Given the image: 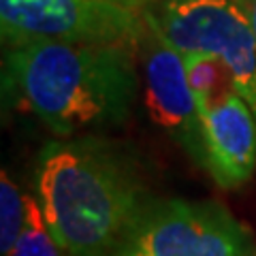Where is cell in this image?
<instances>
[{"label": "cell", "mask_w": 256, "mask_h": 256, "mask_svg": "<svg viewBox=\"0 0 256 256\" xmlns=\"http://www.w3.org/2000/svg\"><path fill=\"white\" fill-rule=\"evenodd\" d=\"M34 188L56 242L70 256H116L154 203L128 150L90 134L45 146Z\"/></svg>", "instance_id": "6da1fadb"}, {"label": "cell", "mask_w": 256, "mask_h": 256, "mask_svg": "<svg viewBox=\"0 0 256 256\" xmlns=\"http://www.w3.org/2000/svg\"><path fill=\"white\" fill-rule=\"evenodd\" d=\"M134 43L28 41L4 54V90L56 137L118 126L137 98Z\"/></svg>", "instance_id": "7a4b0ae2"}, {"label": "cell", "mask_w": 256, "mask_h": 256, "mask_svg": "<svg viewBox=\"0 0 256 256\" xmlns=\"http://www.w3.org/2000/svg\"><path fill=\"white\" fill-rule=\"evenodd\" d=\"M146 22L184 56L226 60L237 92L256 116V34L239 0H158L146 9Z\"/></svg>", "instance_id": "3957f363"}, {"label": "cell", "mask_w": 256, "mask_h": 256, "mask_svg": "<svg viewBox=\"0 0 256 256\" xmlns=\"http://www.w3.org/2000/svg\"><path fill=\"white\" fill-rule=\"evenodd\" d=\"M148 0H0L4 45L28 41L134 43L148 30Z\"/></svg>", "instance_id": "277c9868"}, {"label": "cell", "mask_w": 256, "mask_h": 256, "mask_svg": "<svg viewBox=\"0 0 256 256\" xmlns=\"http://www.w3.org/2000/svg\"><path fill=\"white\" fill-rule=\"evenodd\" d=\"M250 233L216 201H154L116 256H250Z\"/></svg>", "instance_id": "5b68a950"}, {"label": "cell", "mask_w": 256, "mask_h": 256, "mask_svg": "<svg viewBox=\"0 0 256 256\" xmlns=\"http://www.w3.org/2000/svg\"><path fill=\"white\" fill-rule=\"evenodd\" d=\"M146 82V109L150 120L162 128L205 169L203 118L188 84L184 54L148 24L139 41Z\"/></svg>", "instance_id": "8992f818"}, {"label": "cell", "mask_w": 256, "mask_h": 256, "mask_svg": "<svg viewBox=\"0 0 256 256\" xmlns=\"http://www.w3.org/2000/svg\"><path fill=\"white\" fill-rule=\"evenodd\" d=\"M203 118L205 169L222 188H239L256 169V116L233 94Z\"/></svg>", "instance_id": "52a82bcc"}, {"label": "cell", "mask_w": 256, "mask_h": 256, "mask_svg": "<svg viewBox=\"0 0 256 256\" xmlns=\"http://www.w3.org/2000/svg\"><path fill=\"white\" fill-rule=\"evenodd\" d=\"M184 64H186L188 84L196 98L201 116L222 105L233 94H239L233 68L220 56L186 54L184 56Z\"/></svg>", "instance_id": "ba28073f"}, {"label": "cell", "mask_w": 256, "mask_h": 256, "mask_svg": "<svg viewBox=\"0 0 256 256\" xmlns=\"http://www.w3.org/2000/svg\"><path fill=\"white\" fill-rule=\"evenodd\" d=\"M62 252L38 201L26 194V220L9 256H62Z\"/></svg>", "instance_id": "9c48e42d"}, {"label": "cell", "mask_w": 256, "mask_h": 256, "mask_svg": "<svg viewBox=\"0 0 256 256\" xmlns=\"http://www.w3.org/2000/svg\"><path fill=\"white\" fill-rule=\"evenodd\" d=\"M26 220V194H22L9 173L0 178V252L9 256Z\"/></svg>", "instance_id": "30bf717a"}, {"label": "cell", "mask_w": 256, "mask_h": 256, "mask_svg": "<svg viewBox=\"0 0 256 256\" xmlns=\"http://www.w3.org/2000/svg\"><path fill=\"white\" fill-rule=\"evenodd\" d=\"M244 4V9L248 13V18L252 22V28H254V34H256V0H239Z\"/></svg>", "instance_id": "8fae6325"}, {"label": "cell", "mask_w": 256, "mask_h": 256, "mask_svg": "<svg viewBox=\"0 0 256 256\" xmlns=\"http://www.w3.org/2000/svg\"><path fill=\"white\" fill-rule=\"evenodd\" d=\"M154 2H158V0H148V6H150V4H154Z\"/></svg>", "instance_id": "7c38bea8"}]
</instances>
